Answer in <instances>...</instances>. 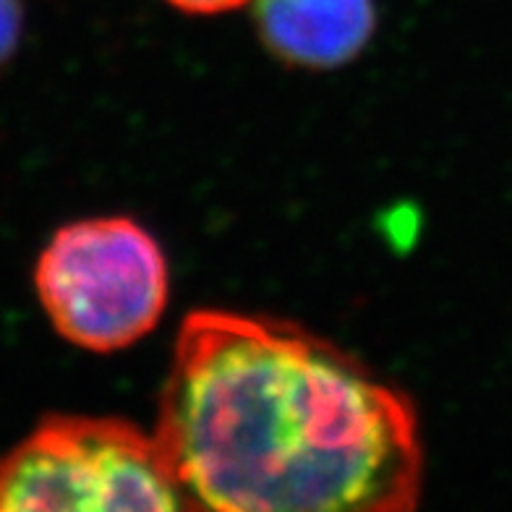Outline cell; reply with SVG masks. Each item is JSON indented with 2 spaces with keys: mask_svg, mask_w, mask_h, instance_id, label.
<instances>
[{
  "mask_svg": "<svg viewBox=\"0 0 512 512\" xmlns=\"http://www.w3.org/2000/svg\"><path fill=\"white\" fill-rule=\"evenodd\" d=\"M21 32H24L21 0H0V71L19 50Z\"/></svg>",
  "mask_w": 512,
  "mask_h": 512,
  "instance_id": "5b68a950",
  "label": "cell"
},
{
  "mask_svg": "<svg viewBox=\"0 0 512 512\" xmlns=\"http://www.w3.org/2000/svg\"><path fill=\"white\" fill-rule=\"evenodd\" d=\"M189 510L155 432L118 416H45L0 455V512Z\"/></svg>",
  "mask_w": 512,
  "mask_h": 512,
  "instance_id": "7a4b0ae2",
  "label": "cell"
},
{
  "mask_svg": "<svg viewBox=\"0 0 512 512\" xmlns=\"http://www.w3.org/2000/svg\"><path fill=\"white\" fill-rule=\"evenodd\" d=\"M34 290L66 343L118 353L160 324L170 296L168 259L131 217L76 220L42 249Z\"/></svg>",
  "mask_w": 512,
  "mask_h": 512,
  "instance_id": "3957f363",
  "label": "cell"
},
{
  "mask_svg": "<svg viewBox=\"0 0 512 512\" xmlns=\"http://www.w3.org/2000/svg\"><path fill=\"white\" fill-rule=\"evenodd\" d=\"M168 6H173L181 14L191 16H220L238 11V8L249 6L251 0H165Z\"/></svg>",
  "mask_w": 512,
  "mask_h": 512,
  "instance_id": "8992f818",
  "label": "cell"
},
{
  "mask_svg": "<svg viewBox=\"0 0 512 512\" xmlns=\"http://www.w3.org/2000/svg\"><path fill=\"white\" fill-rule=\"evenodd\" d=\"M155 437L189 510L408 512L424 489L413 400L262 314H186Z\"/></svg>",
  "mask_w": 512,
  "mask_h": 512,
  "instance_id": "6da1fadb",
  "label": "cell"
},
{
  "mask_svg": "<svg viewBox=\"0 0 512 512\" xmlns=\"http://www.w3.org/2000/svg\"><path fill=\"white\" fill-rule=\"evenodd\" d=\"M374 29V0H256L264 48L296 68L345 66L364 53Z\"/></svg>",
  "mask_w": 512,
  "mask_h": 512,
  "instance_id": "277c9868",
  "label": "cell"
}]
</instances>
